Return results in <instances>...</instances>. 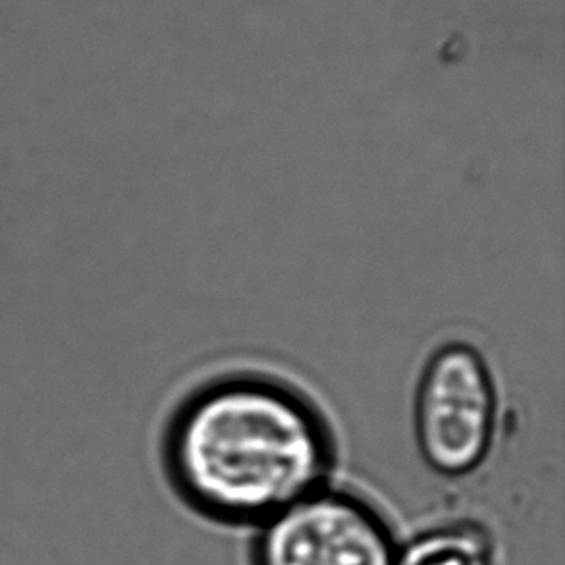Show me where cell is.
I'll return each instance as SVG.
<instances>
[{
  "label": "cell",
  "mask_w": 565,
  "mask_h": 565,
  "mask_svg": "<svg viewBox=\"0 0 565 565\" xmlns=\"http://www.w3.org/2000/svg\"><path fill=\"white\" fill-rule=\"evenodd\" d=\"M334 461V436L317 405L263 373L201 384L162 433L170 489L193 515L218 527H259L327 487Z\"/></svg>",
  "instance_id": "6da1fadb"
},
{
  "label": "cell",
  "mask_w": 565,
  "mask_h": 565,
  "mask_svg": "<svg viewBox=\"0 0 565 565\" xmlns=\"http://www.w3.org/2000/svg\"><path fill=\"white\" fill-rule=\"evenodd\" d=\"M498 392L482 353L448 342L428 358L415 396V440L420 458L444 479L477 473L497 446Z\"/></svg>",
  "instance_id": "7a4b0ae2"
},
{
  "label": "cell",
  "mask_w": 565,
  "mask_h": 565,
  "mask_svg": "<svg viewBox=\"0 0 565 565\" xmlns=\"http://www.w3.org/2000/svg\"><path fill=\"white\" fill-rule=\"evenodd\" d=\"M253 531L249 565H396L399 548L381 505L330 482Z\"/></svg>",
  "instance_id": "3957f363"
},
{
  "label": "cell",
  "mask_w": 565,
  "mask_h": 565,
  "mask_svg": "<svg viewBox=\"0 0 565 565\" xmlns=\"http://www.w3.org/2000/svg\"><path fill=\"white\" fill-rule=\"evenodd\" d=\"M396 565H498L497 539L481 521H440L399 541Z\"/></svg>",
  "instance_id": "277c9868"
}]
</instances>
